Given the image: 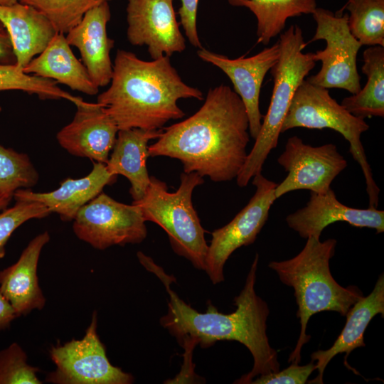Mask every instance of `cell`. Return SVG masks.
<instances>
[{
    "label": "cell",
    "mask_w": 384,
    "mask_h": 384,
    "mask_svg": "<svg viewBox=\"0 0 384 384\" xmlns=\"http://www.w3.org/2000/svg\"><path fill=\"white\" fill-rule=\"evenodd\" d=\"M250 136L240 97L229 86L220 85L208 90L196 113L163 128L149 146V155L178 159L185 173L196 172L214 182L230 181L245 162Z\"/></svg>",
    "instance_id": "cell-1"
},
{
    "label": "cell",
    "mask_w": 384,
    "mask_h": 384,
    "mask_svg": "<svg viewBox=\"0 0 384 384\" xmlns=\"http://www.w3.org/2000/svg\"><path fill=\"white\" fill-rule=\"evenodd\" d=\"M137 255L140 263L154 272L166 287L169 296L168 311L160 322L180 344L199 343L206 348L225 340L243 344L252 355L254 364L249 373L234 383L250 384L255 378L279 370L277 352L270 346L266 333L270 309L267 302L255 290L258 254L255 257L242 291L234 299L235 311L228 314L219 312L210 303L206 312L196 311L171 289V282L176 280L173 276L166 274L143 252H138Z\"/></svg>",
    "instance_id": "cell-2"
},
{
    "label": "cell",
    "mask_w": 384,
    "mask_h": 384,
    "mask_svg": "<svg viewBox=\"0 0 384 384\" xmlns=\"http://www.w3.org/2000/svg\"><path fill=\"white\" fill-rule=\"evenodd\" d=\"M187 98L202 100L203 95L199 89L182 80L170 57L146 61L119 49L110 86L98 95L97 102L119 130H158L169 121L185 116L177 102Z\"/></svg>",
    "instance_id": "cell-3"
},
{
    "label": "cell",
    "mask_w": 384,
    "mask_h": 384,
    "mask_svg": "<svg viewBox=\"0 0 384 384\" xmlns=\"http://www.w3.org/2000/svg\"><path fill=\"white\" fill-rule=\"evenodd\" d=\"M336 244L334 238L321 242L309 237L296 256L287 260L272 261L268 265L283 284L294 289L298 306L297 317L301 329L289 363L299 364L301 361L302 348L311 338L306 334V328L311 316L324 311L346 316L351 306L363 297L358 287H343L333 277L329 262Z\"/></svg>",
    "instance_id": "cell-4"
},
{
    "label": "cell",
    "mask_w": 384,
    "mask_h": 384,
    "mask_svg": "<svg viewBox=\"0 0 384 384\" xmlns=\"http://www.w3.org/2000/svg\"><path fill=\"white\" fill-rule=\"evenodd\" d=\"M277 41L279 56L270 70L274 80L270 103L253 147L236 177L237 184L241 188L262 172L269 154L277 146L282 123L294 95L316 63L313 53H303L307 45L298 25L290 26L279 34Z\"/></svg>",
    "instance_id": "cell-5"
},
{
    "label": "cell",
    "mask_w": 384,
    "mask_h": 384,
    "mask_svg": "<svg viewBox=\"0 0 384 384\" xmlns=\"http://www.w3.org/2000/svg\"><path fill=\"white\" fill-rule=\"evenodd\" d=\"M203 178L196 172H183L178 188L171 193L164 181L150 176L144 196L132 203L140 208L145 221L155 223L166 231L177 255L204 270L208 245L192 203L193 191L204 183Z\"/></svg>",
    "instance_id": "cell-6"
},
{
    "label": "cell",
    "mask_w": 384,
    "mask_h": 384,
    "mask_svg": "<svg viewBox=\"0 0 384 384\" xmlns=\"http://www.w3.org/2000/svg\"><path fill=\"white\" fill-rule=\"evenodd\" d=\"M302 127L331 129L340 133L350 144L349 151L363 171L368 207L377 208L380 189L361 143V134L368 130L365 119L348 112L329 94V89L304 80L297 87L283 121L281 133Z\"/></svg>",
    "instance_id": "cell-7"
},
{
    "label": "cell",
    "mask_w": 384,
    "mask_h": 384,
    "mask_svg": "<svg viewBox=\"0 0 384 384\" xmlns=\"http://www.w3.org/2000/svg\"><path fill=\"white\" fill-rule=\"evenodd\" d=\"M311 14L316 28L306 44L324 40L326 46L314 53V60L321 62L320 70L306 80L326 89H343L352 95L357 93L361 88L357 55L363 46L349 30L348 14L337 15L318 7Z\"/></svg>",
    "instance_id": "cell-8"
},
{
    "label": "cell",
    "mask_w": 384,
    "mask_h": 384,
    "mask_svg": "<svg viewBox=\"0 0 384 384\" xmlns=\"http://www.w3.org/2000/svg\"><path fill=\"white\" fill-rule=\"evenodd\" d=\"M97 314L81 339H73L52 346L50 359L55 366L46 381L53 384H130L134 377L109 361L97 332Z\"/></svg>",
    "instance_id": "cell-9"
},
{
    "label": "cell",
    "mask_w": 384,
    "mask_h": 384,
    "mask_svg": "<svg viewBox=\"0 0 384 384\" xmlns=\"http://www.w3.org/2000/svg\"><path fill=\"white\" fill-rule=\"evenodd\" d=\"M140 208L118 202L101 192L84 205L73 219L75 235L92 247L138 244L147 235Z\"/></svg>",
    "instance_id": "cell-10"
},
{
    "label": "cell",
    "mask_w": 384,
    "mask_h": 384,
    "mask_svg": "<svg viewBox=\"0 0 384 384\" xmlns=\"http://www.w3.org/2000/svg\"><path fill=\"white\" fill-rule=\"evenodd\" d=\"M255 192L247 204L227 225L215 230L208 246L204 270L213 284L224 280L223 267L238 248L252 244L267 221L271 206L277 199V183L262 172L252 177Z\"/></svg>",
    "instance_id": "cell-11"
},
{
    "label": "cell",
    "mask_w": 384,
    "mask_h": 384,
    "mask_svg": "<svg viewBox=\"0 0 384 384\" xmlns=\"http://www.w3.org/2000/svg\"><path fill=\"white\" fill-rule=\"evenodd\" d=\"M277 162L288 174L275 188L277 199L301 189L325 193L331 189L334 178L348 166L335 144L314 146L305 144L297 135L288 138Z\"/></svg>",
    "instance_id": "cell-12"
},
{
    "label": "cell",
    "mask_w": 384,
    "mask_h": 384,
    "mask_svg": "<svg viewBox=\"0 0 384 384\" xmlns=\"http://www.w3.org/2000/svg\"><path fill=\"white\" fill-rule=\"evenodd\" d=\"M127 21L129 42L147 46L152 60L186 49L173 0H128Z\"/></svg>",
    "instance_id": "cell-13"
},
{
    "label": "cell",
    "mask_w": 384,
    "mask_h": 384,
    "mask_svg": "<svg viewBox=\"0 0 384 384\" xmlns=\"http://www.w3.org/2000/svg\"><path fill=\"white\" fill-rule=\"evenodd\" d=\"M203 61L220 68L230 80L233 90L240 97L246 110L249 133L255 139L260 130L263 116L260 110V95L266 74L277 62L279 56L278 41L250 57L242 55L230 59L204 48L197 51Z\"/></svg>",
    "instance_id": "cell-14"
},
{
    "label": "cell",
    "mask_w": 384,
    "mask_h": 384,
    "mask_svg": "<svg viewBox=\"0 0 384 384\" xmlns=\"http://www.w3.org/2000/svg\"><path fill=\"white\" fill-rule=\"evenodd\" d=\"M288 226L300 237L320 239L324 229L336 222H346L357 228L384 232V211L368 207L354 208L341 203L331 188L325 193H310L306 205L286 217Z\"/></svg>",
    "instance_id": "cell-15"
},
{
    "label": "cell",
    "mask_w": 384,
    "mask_h": 384,
    "mask_svg": "<svg viewBox=\"0 0 384 384\" xmlns=\"http://www.w3.org/2000/svg\"><path fill=\"white\" fill-rule=\"evenodd\" d=\"M76 107L73 119L57 134L59 144L72 155L106 164L119 131L117 124L97 102Z\"/></svg>",
    "instance_id": "cell-16"
},
{
    "label": "cell",
    "mask_w": 384,
    "mask_h": 384,
    "mask_svg": "<svg viewBox=\"0 0 384 384\" xmlns=\"http://www.w3.org/2000/svg\"><path fill=\"white\" fill-rule=\"evenodd\" d=\"M110 17L108 1L102 2L87 11L65 36L69 45L79 50L90 78L98 87L107 85L113 73L110 53L114 41L107 33Z\"/></svg>",
    "instance_id": "cell-17"
},
{
    "label": "cell",
    "mask_w": 384,
    "mask_h": 384,
    "mask_svg": "<svg viewBox=\"0 0 384 384\" xmlns=\"http://www.w3.org/2000/svg\"><path fill=\"white\" fill-rule=\"evenodd\" d=\"M49 240L47 231L38 235L14 264L0 272V292L17 316L45 306L46 298L39 285L37 270L41 252Z\"/></svg>",
    "instance_id": "cell-18"
},
{
    "label": "cell",
    "mask_w": 384,
    "mask_h": 384,
    "mask_svg": "<svg viewBox=\"0 0 384 384\" xmlns=\"http://www.w3.org/2000/svg\"><path fill=\"white\" fill-rule=\"evenodd\" d=\"M117 178L107 171L105 164L95 162L86 176L65 179L53 191L36 193L21 188L14 192L13 197L16 201L39 202L51 213H58L63 220L70 221L84 205L102 192L105 186L114 183Z\"/></svg>",
    "instance_id": "cell-19"
},
{
    "label": "cell",
    "mask_w": 384,
    "mask_h": 384,
    "mask_svg": "<svg viewBox=\"0 0 384 384\" xmlns=\"http://www.w3.org/2000/svg\"><path fill=\"white\" fill-rule=\"evenodd\" d=\"M377 314L384 317V274L382 273L372 292L362 297L347 311L346 321L341 334L333 346L327 350H319L311 353V361H316L318 375L308 383L322 384L324 370L331 360L336 355L345 353L346 358L354 349L364 347V332L370 321Z\"/></svg>",
    "instance_id": "cell-20"
},
{
    "label": "cell",
    "mask_w": 384,
    "mask_h": 384,
    "mask_svg": "<svg viewBox=\"0 0 384 384\" xmlns=\"http://www.w3.org/2000/svg\"><path fill=\"white\" fill-rule=\"evenodd\" d=\"M0 22L9 35L16 65L22 69L43 52L56 33L43 14L18 1L0 5Z\"/></svg>",
    "instance_id": "cell-21"
},
{
    "label": "cell",
    "mask_w": 384,
    "mask_h": 384,
    "mask_svg": "<svg viewBox=\"0 0 384 384\" xmlns=\"http://www.w3.org/2000/svg\"><path fill=\"white\" fill-rule=\"evenodd\" d=\"M163 128L144 130L139 128L119 129L106 168L113 175L125 176L131 183L133 201L144 196L150 182L146 168L149 156L148 142L159 138Z\"/></svg>",
    "instance_id": "cell-22"
},
{
    "label": "cell",
    "mask_w": 384,
    "mask_h": 384,
    "mask_svg": "<svg viewBox=\"0 0 384 384\" xmlns=\"http://www.w3.org/2000/svg\"><path fill=\"white\" fill-rule=\"evenodd\" d=\"M24 73L55 80L72 90L89 95L99 87L92 81L85 65L76 58L64 33L56 32L46 48L23 68Z\"/></svg>",
    "instance_id": "cell-23"
},
{
    "label": "cell",
    "mask_w": 384,
    "mask_h": 384,
    "mask_svg": "<svg viewBox=\"0 0 384 384\" xmlns=\"http://www.w3.org/2000/svg\"><path fill=\"white\" fill-rule=\"evenodd\" d=\"M361 71L367 76L363 88L343 98L341 105L353 115L384 117V47L370 46L363 53Z\"/></svg>",
    "instance_id": "cell-24"
},
{
    "label": "cell",
    "mask_w": 384,
    "mask_h": 384,
    "mask_svg": "<svg viewBox=\"0 0 384 384\" xmlns=\"http://www.w3.org/2000/svg\"><path fill=\"white\" fill-rule=\"evenodd\" d=\"M235 6H245L257 18V43L267 45L282 33L288 18L311 14L316 0H228Z\"/></svg>",
    "instance_id": "cell-25"
},
{
    "label": "cell",
    "mask_w": 384,
    "mask_h": 384,
    "mask_svg": "<svg viewBox=\"0 0 384 384\" xmlns=\"http://www.w3.org/2000/svg\"><path fill=\"white\" fill-rule=\"evenodd\" d=\"M349 11L348 25L362 46L384 47V0H348L336 14Z\"/></svg>",
    "instance_id": "cell-26"
},
{
    "label": "cell",
    "mask_w": 384,
    "mask_h": 384,
    "mask_svg": "<svg viewBox=\"0 0 384 384\" xmlns=\"http://www.w3.org/2000/svg\"><path fill=\"white\" fill-rule=\"evenodd\" d=\"M17 90L37 95L41 99H65L76 106L85 101L60 89L56 82L23 72L16 64L0 65V91Z\"/></svg>",
    "instance_id": "cell-27"
},
{
    "label": "cell",
    "mask_w": 384,
    "mask_h": 384,
    "mask_svg": "<svg viewBox=\"0 0 384 384\" xmlns=\"http://www.w3.org/2000/svg\"><path fill=\"white\" fill-rule=\"evenodd\" d=\"M38 178L27 154L0 144V197L10 201L16 191L34 186Z\"/></svg>",
    "instance_id": "cell-28"
},
{
    "label": "cell",
    "mask_w": 384,
    "mask_h": 384,
    "mask_svg": "<svg viewBox=\"0 0 384 384\" xmlns=\"http://www.w3.org/2000/svg\"><path fill=\"white\" fill-rule=\"evenodd\" d=\"M110 0H18L43 14L58 33H67L93 7Z\"/></svg>",
    "instance_id": "cell-29"
},
{
    "label": "cell",
    "mask_w": 384,
    "mask_h": 384,
    "mask_svg": "<svg viewBox=\"0 0 384 384\" xmlns=\"http://www.w3.org/2000/svg\"><path fill=\"white\" fill-rule=\"evenodd\" d=\"M39 369L28 363V356L16 342L0 351V384H41Z\"/></svg>",
    "instance_id": "cell-30"
},
{
    "label": "cell",
    "mask_w": 384,
    "mask_h": 384,
    "mask_svg": "<svg viewBox=\"0 0 384 384\" xmlns=\"http://www.w3.org/2000/svg\"><path fill=\"white\" fill-rule=\"evenodd\" d=\"M15 205L0 213V260L5 255V246L11 234L25 222L42 218L51 212L43 204L30 201L17 200Z\"/></svg>",
    "instance_id": "cell-31"
},
{
    "label": "cell",
    "mask_w": 384,
    "mask_h": 384,
    "mask_svg": "<svg viewBox=\"0 0 384 384\" xmlns=\"http://www.w3.org/2000/svg\"><path fill=\"white\" fill-rule=\"evenodd\" d=\"M315 361L299 366L292 363L287 368L275 373L260 375L254 379L250 384H304L308 378L316 370Z\"/></svg>",
    "instance_id": "cell-32"
},
{
    "label": "cell",
    "mask_w": 384,
    "mask_h": 384,
    "mask_svg": "<svg viewBox=\"0 0 384 384\" xmlns=\"http://www.w3.org/2000/svg\"><path fill=\"white\" fill-rule=\"evenodd\" d=\"M181 6L178 14L179 23L183 27L189 43L196 48H202L197 31L196 19L199 0H180Z\"/></svg>",
    "instance_id": "cell-33"
},
{
    "label": "cell",
    "mask_w": 384,
    "mask_h": 384,
    "mask_svg": "<svg viewBox=\"0 0 384 384\" xmlns=\"http://www.w3.org/2000/svg\"><path fill=\"white\" fill-rule=\"evenodd\" d=\"M16 64V58L8 32L0 22V65Z\"/></svg>",
    "instance_id": "cell-34"
},
{
    "label": "cell",
    "mask_w": 384,
    "mask_h": 384,
    "mask_svg": "<svg viewBox=\"0 0 384 384\" xmlns=\"http://www.w3.org/2000/svg\"><path fill=\"white\" fill-rule=\"evenodd\" d=\"M16 317L11 304L0 292V330L8 329Z\"/></svg>",
    "instance_id": "cell-35"
},
{
    "label": "cell",
    "mask_w": 384,
    "mask_h": 384,
    "mask_svg": "<svg viewBox=\"0 0 384 384\" xmlns=\"http://www.w3.org/2000/svg\"><path fill=\"white\" fill-rule=\"evenodd\" d=\"M9 201H10L9 200L0 197V210L5 209V208L7 206L8 203H9Z\"/></svg>",
    "instance_id": "cell-36"
},
{
    "label": "cell",
    "mask_w": 384,
    "mask_h": 384,
    "mask_svg": "<svg viewBox=\"0 0 384 384\" xmlns=\"http://www.w3.org/2000/svg\"><path fill=\"white\" fill-rule=\"evenodd\" d=\"M18 1V0H0V5H12Z\"/></svg>",
    "instance_id": "cell-37"
}]
</instances>
